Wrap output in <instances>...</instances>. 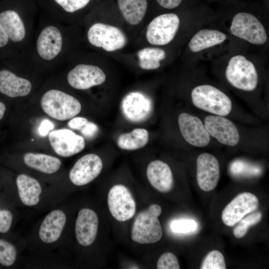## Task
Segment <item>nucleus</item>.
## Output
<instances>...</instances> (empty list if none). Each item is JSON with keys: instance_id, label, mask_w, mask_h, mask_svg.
<instances>
[{"instance_id": "1", "label": "nucleus", "mask_w": 269, "mask_h": 269, "mask_svg": "<svg viewBox=\"0 0 269 269\" xmlns=\"http://www.w3.org/2000/svg\"><path fill=\"white\" fill-rule=\"evenodd\" d=\"M162 212L161 207L152 204L136 216L131 232L132 240L140 244H149L159 241L163 232L158 217Z\"/></svg>"}, {"instance_id": "2", "label": "nucleus", "mask_w": 269, "mask_h": 269, "mask_svg": "<svg viewBox=\"0 0 269 269\" xmlns=\"http://www.w3.org/2000/svg\"><path fill=\"white\" fill-rule=\"evenodd\" d=\"M191 97L196 107L209 113L225 116L231 112L232 104L230 98L213 86L205 84L195 87Z\"/></svg>"}, {"instance_id": "3", "label": "nucleus", "mask_w": 269, "mask_h": 269, "mask_svg": "<svg viewBox=\"0 0 269 269\" xmlns=\"http://www.w3.org/2000/svg\"><path fill=\"white\" fill-rule=\"evenodd\" d=\"M40 104L47 115L59 121L71 119L79 114L82 109L81 103L75 97L55 89L45 92Z\"/></svg>"}, {"instance_id": "4", "label": "nucleus", "mask_w": 269, "mask_h": 269, "mask_svg": "<svg viewBox=\"0 0 269 269\" xmlns=\"http://www.w3.org/2000/svg\"><path fill=\"white\" fill-rule=\"evenodd\" d=\"M225 74L228 82L238 89L252 91L257 86L258 75L255 66L243 55H236L230 59Z\"/></svg>"}, {"instance_id": "5", "label": "nucleus", "mask_w": 269, "mask_h": 269, "mask_svg": "<svg viewBox=\"0 0 269 269\" xmlns=\"http://www.w3.org/2000/svg\"><path fill=\"white\" fill-rule=\"evenodd\" d=\"M87 37L92 45L113 52L124 48L128 40L125 33L119 27L104 23H95L89 29Z\"/></svg>"}, {"instance_id": "6", "label": "nucleus", "mask_w": 269, "mask_h": 269, "mask_svg": "<svg viewBox=\"0 0 269 269\" xmlns=\"http://www.w3.org/2000/svg\"><path fill=\"white\" fill-rule=\"evenodd\" d=\"M236 37L257 45L264 44L267 34L262 23L253 14L240 12L233 17L230 28Z\"/></svg>"}, {"instance_id": "7", "label": "nucleus", "mask_w": 269, "mask_h": 269, "mask_svg": "<svg viewBox=\"0 0 269 269\" xmlns=\"http://www.w3.org/2000/svg\"><path fill=\"white\" fill-rule=\"evenodd\" d=\"M179 24V18L175 13L159 15L148 24L146 31V38L152 45L167 44L174 38Z\"/></svg>"}, {"instance_id": "8", "label": "nucleus", "mask_w": 269, "mask_h": 269, "mask_svg": "<svg viewBox=\"0 0 269 269\" xmlns=\"http://www.w3.org/2000/svg\"><path fill=\"white\" fill-rule=\"evenodd\" d=\"M107 202L110 213L118 221L129 220L135 214V200L129 188L124 185L116 184L110 189Z\"/></svg>"}, {"instance_id": "9", "label": "nucleus", "mask_w": 269, "mask_h": 269, "mask_svg": "<svg viewBox=\"0 0 269 269\" xmlns=\"http://www.w3.org/2000/svg\"><path fill=\"white\" fill-rule=\"evenodd\" d=\"M259 206L257 197L250 192H243L237 195L223 209L222 220L229 227H232L246 215L256 210Z\"/></svg>"}, {"instance_id": "10", "label": "nucleus", "mask_w": 269, "mask_h": 269, "mask_svg": "<svg viewBox=\"0 0 269 269\" xmlns=\"http://www.w3.org/2000/svg\"><path fill=\"white\" fill-rule=\"evenodd\" d=\"M49 143L59 155L67 157L75 155L84 149V137L73 131L61 129L51 131L48 134Z\"/></svg>"}, {"instance_id": "11", "label": "nucleus", "mask_w": 269, "mask_h": 269, "mask_svg": "<svg viewBox=\"0 0 269 269\" xmlns=\"http://www.w3.org/2000/svg\"><path fill=\"white\" fill-rule=\"evenodd\" d=\"M178 124L182 136L190 144L203 147L209 143L210 135L199 118L183 112L178 116Z\"/></svg>"}, {"instance_id": "12", "label": "nucleus", "mask_w": 269, "mask_h": 269, "mask_svg": "<svg viewBox=\"0 0 269 269\" xmlns=\"http://www.w3.org/2000/svg\"><path fill=\"white\" fill-rule=\"evenodd\" d=\"M103 168L99 156L94 153L84 155L74 164L69 172L71 182L76 186L85 185L96 179Z\"/></svg>"}, {"instance_id": "13", "label": "nucleus", "mask_w": 269, "mask_h": 269, "mask_svg": "<svg viewBox=\"0 0 269 269\" xmlns=\"http://www.w3.org/2000/svg\"><path fill=\"white\" fill-rule=\"evenodd\" d=\"M204 124L210 135L221 143L233 146L239 143L240 134L237 127L224 116H208L205 119Z\"/></svg>"}, {"instance_id": "14", "label": "nucleus", "mask_w": 269, "mask_h": 269, "mask_svg": "<svg viewBox=\"0 0 269 269\" xmlns=\"http://www.w3.org/2000/svg\"><path fill=\"white\" fill-rule=\"evenodd\" d=\"M106 80V75L101 68L89 64H78L67 75L69 84L78 90H86L101 85Z\"/></svg>"}, {"instance_id": "15", "label": "nucleus", "mask_w": 269, "mask_h": 269, "mask_svg": "<svg viewBox=\"0 0 269 269\" xmlns=\"http://www.w3.org/2000/svg\"><path fill=\"white\" fill-rule=\"evenodd\" d=\"M196 177L199 188L211 191L217 186L220 178V165L212 154L204 152L196 160Z\"/></svg>"}, {"instance_id": "16", "label": "nucleus", "mask_w": 269, "mask_h": 269, "mask_svg": "<svg viewBox=\"0 0 269 269\" xmlns=\"http://www.w3.org/2000/svg\"><path fill=\"white\" fill-rule=\"evenodd\" d=\"M98 226V217L95 211L88 208L81 209L78 213L75 226L78 243L84 247L91 245L96 238Z\"/></svg>"}, {"instance_id": "17", "label": "nucleus", "mask_w": 269, "mask_h": 269, "mask_svg": "<svg viewBox=\"0 0 269 269\" xmlns=\"http://www.w3.org/2000/svg\"><path fill=\"white\" fill-rule=\"evenodd\" d=\"M121 106L124 116L133 122H139L146 119L151 109L150 99L138 91L127 94L124 97Z\"/></svg>"}, {"instance_id": "18", "label": "nucleus", "mask_w": 269, "mask_h": 269, "mask_svg": "<svg viewBox=\"0 0 269 269\" xmlns=\"http://www.w3.org/2000/svg\"><path fill=\"white\" fill-rule=\"evenodd\" d=\"M62 47V37L59 30L49 25L40 32L37 40V51L41 58L51 60L60 52Z\"/></svg>"}, {"instance_id": "19", "label": "nucleus", "mask_w": 269, "mask_h": 269, "mask_svg": "<svg viewBox=\"0 0 269 269\" xmlns=\"http://www.w3.org/2000/svg\"><path fill=\"white\" fill-rule=\"evenodd\" d=\"M146 174L151 185L159 192L167 193L172 189V172L165 162L160 160L151 161L147 166Z\"/></svg>"}, {"instance_id": "20", "label": "nucleus", "mask_w": 269, "mask_h": 269, "mask_svg": "<svg viewBox=\"0 0 269 269\" xmlns=\"http://www.w3.org/2000/svg\"><path fill=\"white\" fill-rule=\"evenodd\" d=\"M66 222L65 213L59 209L49 212L42 221L38 231L40 240L45 244L57 241L60 237Z\"/></svg>"}, {"instance_id": "21", "label": "nucleus", "mask_w": 269, "mask_h": 269, "mask_svg": "<svg viewBox=\"0 0 269 269\" xmlns=\"http://www.w3.org/2000/svg\"><path fill=\"white\" fill-rule=\"evenodd\" d=\"M31 89V83L27 79L17 76L7 69H0L1 94L11 98L23 97L27 95Z\"/></svg>"}, {"instance_id": "22", "label": "nucleus", "mask_w": 269, "mask_h": 269, "mask_svg": "<svg viewBox=\"0 0 269 269\" xmlns=\"http://www.w3.org/2000/svg\"><path fill=\"white\" fill-rule=\"evenodd\" d=\"M16 183L19 199L24 205L33 206L39 203L42 188L36 179L21 174L17 176Z\"/></svg>"}, {"instance_id": "23", "label": "nucleus", "mask_w": 269, "mask_h": 269, "mask_svg": "<svg viewBox=\"0 0 269 269\" xmlns=\"http://www.w3.org/2000/svg\"><path fill=\"white\" fill-rule=\"evenodd\" d=\"M0 23L10 41L18 42L24 39L25 35L24 25L15 10H2L0 12Z\"/></svg>"}, {"instance_id": "24", "label": "nucleus", "mask_w": 269, "mask_h": 269, "mask_svg": "<svg viewBox=\"0 0 269 269\" xmlns=\"http://www.w3.org/2000/svg\"><path fill=\"white\" fill-rule=\"evenodd\" d=\"M226 38V35L219 30L201 29L191 38L188 46L192 52H197L221 44Z\"/></svg>"}, {"instance_id": "25", "label": "nucleus", "mask_w": 269, "mask_h": 269, "mask_svg": "<svg viewBox=\"0 0 269 269\" xmlns=\"http://www.w3.org/2000/svg\"><path fill=\"white\" fill-rule=\"evenodd\" d=\"M23 161L29 167L46 174L56 172L61 165L59 158L40 153H26L23 156Z\"/></svg>"}, {"instance_id": "26", "label": "nucleus", "mask_w": 269, "mask_h": 269, "mask_svg": "<svg viewBox=\"0 0 269 269\" xmlns=\"http://www.w3.org/2000/svg\"><path fill=\"white\" fill-rule=\"evenodd\" d=\"M117 3L122 16L130 24H138L145 15L146 0H117Z\"/></svg>"}, {"instance_id": "27", "label": "nucleus", "mask_w": 269, "mask_h": 269, "mask_svg": "<svg viewBox=\"0 0 269 269\" xmlns=\"http://www.w3.org/2000/svg\"><path fill=\"white\" fill-rule=\"evenodd\" d=\"M149 140V133L144 128H135L131 132L123 133L117 138L116 143L121 149L134 150L145 146Z\"/></svg>"}, {"instance_id": "28", "label": "nucleus", "mask_w": 269, "mask_h": 269, "mask_svg": "<svg viewBox=\"0 0 269 269\" xmlns=\"http://www.w3.org/2000/svg\"><path fill=\"white\" fill-rule=\"evenodd\" d=\"M139 66L143 70H155L160 66V61L166 56L165 51L158 47H145L137 53Z\"/></svg>"}, {"instance_id": "29", "label": "nucleus", "mask_w": 269, "mask_h": 269, "mask_svg": "<svg viewBox=\"0 0 269 269\" xmlns=\"http://www.w3.org/2000/svg\"><path fill=\"white\" fill-rule=\"evenodd\" d=\"M262 216V213L257 211L244 217L238 222L239 224L233 230L235 237L239 239L244 237L251 226L257 224L261 221Z\"/></svg>"}, {"instance_id": "30", "label": "nucleus", "mask_w": 269, "mask_h": 269, "mask_svg": "<svg viewBox=\"0 0 269 269\" xmlns=\"http://www.w3.org/2000/svg\"><path fill=\"white\" fill-rule=\"evenodd\" d=\"M17 257V250L11 243L0 239V264L4 267L11 266Z\"/></svg>"}, {"instance_id": "31", "label": "nucleus", "mask_w": 269, "mask_h": 269, "mask_svg": "<svg viewBox=\"0 0 269 269\" xmlns=\"http://www.w3.org/2000/svg\"><path fill=\"white\" fill-rule=\"evenodd\" d=\"M201 269H225L226 265L223 254L218 250L210 252L204 258Z\"/></svg>"}, {"instance_id": "32", "label": "nucleus", "mask_w": 269, "mask_h": 269, "mask_svg": "<svg viewBox=\"0 0 269 269\" xmlns=\"http://www.w3.org/2000/svg\"><path fill=\"white\" fill-rule=\"evenodd\" d=\"M171 231L174 233L187 234L194 231L197 227L196 221L190 219H175L169 224Z\"/></svg>"}, {"instance_id": "33", "label": "nucleus", "mask_w": 269, "mask_h": 269, "mask_svg": "<svg viewBox=\"0 0 269 269\" xmlns=\"http://www.w3.org/2000/svg\"><path fill=\"white\" fill-rule=\"evenodd\" d=\"M157 269H180L178 259L171 252H166L158 258L156 263Z\"/></svg>"}, {"instance_id": "34", "label": "nucleus", "mask_w": 269, "mask_h": 269, "mask_svg": "<svg viewBox=\"0 0 269 269\" xmlns=\"http://www.w3.org/2000/svg\"><path fill=\"white\" fill-rule=\"evenodd\" d=\"M66 11L72 13L85 7L90 0H54Z\"/></svg>"}, {"instance_id": "35", "label": "nucleus", "mask_w": 269, "mask_h": 269, "mask_svg": "<svg viewBox=\"0 0 269 269\" xmlns=\"http://www.w3.org/2000/svg\"><path fill=\"white\" fill-rule=\"evenodd\" d=\"M13 214L6 209L0 210V233H6L11 228Z\"/></svg>"}, {"instance_id": "36", "label": "nucleus", "mask_w": 269, "mask_h": 269, "mask_svg": "<svg viewBox=\"0 0 269 269\" xmlns=\"http://www.w3.org/2000/svg\"><path fill=\"white\" fill-rule=\"evenodd\" d=\"M98 130V127L95 124L88 122L80 132L86 137L92 138L97 134Z\"/></svg>"}, {"instance_id": "37", "label": "nucleus", "mask_w": 269, "mask_h": 269, "mask_svg": "<svg viewBox=\"0 0 269 269\" xmlns=\"http://www.w3.org/2000/svg\"><path fill=\"white\" fill-rule=\"evenodd\" d=\"M88 122V120L85 118L74 117L69 121L68 126L72 129L80 131Z\"/></svg>"}, {"instance_id": "38", "label": "nucleus", "mask_w": 269, "mask_h": 269, "mask_svg": "<svg viewBox=\"0 0 269 269\" xmlns=\"http://www.w3.org/2000/svg\"><path fill=\"white\" fill-rule=\"evenodd\" d=\"M53 128L54 125L50 121L45 120L41 122L38 129V132L40 135L45 136Z\"/></svg>"}, {"instance_id": "39", "label": "nucleus", "mask_w": 269, "mask_h": 269, "mask_svg": "<svg viewBox=\"0 0 269 269\" xmlns=\"http://www.w3.org/2000/svg\"><path fill=\"white\" fill-rule=\"evenodd\" d=\"M156 1L163 7L172 9L177 7L182 0H156Z\"/></svg>"}, {"instance_id": "40", "label": "nucleus", "mask_w": 269, "mask_h": 269, "mask_svg": "<svg viewBox=\"0 0 269 269\" xmlns=\"http://www.w3.org/2000/svg\"><path fill=\"white\" fill-rule=\"evenodd\" d=\"M9 39L0 23V51L6 47Z\"/></svg>"}, {"instance_id": "41", "label": "nucleus", "mask_w": 269, "mask_h": 269, "mask_svg": "<svg viewBox=\"0 0 269 269\" xmlns=\"http://www.w3.org/2000/svg\"><path fill=\"white\" fill-rule=\"evenodd\" d=\"M6 109V107L5 104L0 101V121L3 118Z\"/></svg>"}]
</instances>
